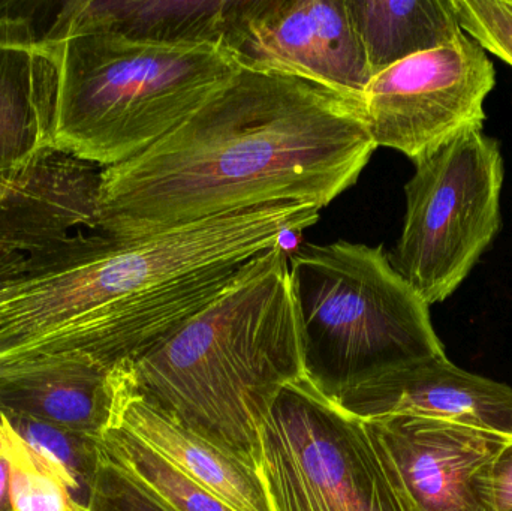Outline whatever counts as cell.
<instances>
[{
  "instance_id": "obj_1",
  "label": "cell",
  "mask_w": 512,
  "mask_h": 511,
  "mask_svg": "<svg viewBox=\"0 0 512 511\" xmlns=\"http://www.w3.org/2000/svg\"><path fill=\"white\" fill-rule=\"evenodd\" d=\"M319 212L282 204L144 237L80 231L2 261L0 386L129 368Z\"/></svg>"
},
{
  "instance_id": "obj_2",
  "label": "cell",
  "mask_w": 512,
  "mask_h": 511,
  "mask_svg": "<svg viewBox=\"0 0 512 511\" xmlns=\"http://www.w3.org/2000/svg\"><path fill=\"white\" fill-rule=\"evenodd\" d=\"M376 149L358 105L242 68L146 152L102 168L98 231L144 237L261 207L324 209Z\"/></svg>"
},
{
  "instance_id": "obj_3",
  "label": "cell",
  "mask_w": 512,
  "mask_h": 511,
  "mask_svg": "<svg viewBox=\"0 0 512 511\" xmlns=\"http://www.w3.org/2000/svg\"><path fill=\"white\" fill-rule=\"evenodd\" d=\"M122 371L156 410L258 470L262 420L280 389L304 377L282 242L255 257L225 293Z\"/></svg>"
},
{
  "instance_id": "obj_4",
  "label": "cell",
  "mask_w": 512,
  "mask_h": 511,
  "mask_svg": "<svg viewBox=\"0 0 512 511\" xmlns=\"http://www.w3.org/2000/svg\"><path fill=\"white\" fill-rule=\"evenodd\" d=\"M59 59L54 147L108 168L146 152L242 69L216 44L153 45L50 29Z\"/></svg>"
},
{
  "instance_id": "obj_5",
  "label": "cell",
  "mask_w": 512,
  "mask_h": 511,
  "mask_svg": "<svg viewBox=\"0 0 512 511\" xmlns=\"http://www.w3.org/2000/svg\"><path fill=\"white\" fill-rule=\"evenodd\" d=\"M288 264L304 377L328 398L385 369L445 356L430 306L382 246L303 243Z\"/></svg>"
},
{
  "instance_id": "obj_6",
  "label": "cell",
  "mask_w": 512,
  "mask_h": 511,
  "mask_svg": "<svg viewBox=\"0 0 512 511\" xmlns=\"http://www.w3.org/2000/svg\"><path fill=\"white\" fill-rule=\"evenodd\" d=\"M415 167L388 260L432 306L456 293L501 230L504 158L498 141L474 128Z\"/></svg>"
},
{
  "instance_id": "obj_7",
  "label": "cell",
  "mask_w": 512,
  "mask_h": 511,
  "mask_svg": "<svg viewBox=\"0 0 512 511\" xmlns=\"http://www.w3.org/2000/svg\"><path fill=\"white\" fill-rule=\"evenodd\" d=\"M258 473L273 511H403L364 420L306 377L285 384L265 414Z\"/></svg>"
},
{
  "instance_id": "obj_8",
  "label": "cell",
  "mask_w": 512,
  "mask_h": 511,
  "mask_svg": "<svg viewBox=\"0 0 512 511\" xmlns=\"http://www.w3.org/2000/svg\"><path fill=\"white\" fill-rule=\"evenodd\" d=\"M495 84L492 60L463 33L375 75L361 113L376 147L397 150L417 165L463 132L483 128L484 101Z\"/></svg>"
},
{
  "instance_id": "obj_9",
  "label": "cell",
  "mask_w": 512,
  "mask_h": 511,
  "mask_svg": "<svg viewBox=\"0 0 512 511\" xmlns=\"http://www.w3.org/2000/svg\"><path fill=\"white\" fill-rule=\"evenodd\" d=\"M222 47L242 68L301 78L360 108L372 80L346 0H230Z\"/></svg>"
},
{
  "instance_id": "obj_10",
  "label": "cell",
  "mask_w": 512,
  "mask_h": 511,
  "mask_svg": "<svg viewBox=\"0 0 512 511\" xmlns=\"http://www.w3.org/2000/svg\"><path fill=\"white\" fill-rule=\"evenodd\" d=\"M403 511H495L492 470L507 435L444 420H364Z\"/></svg>"
},
{
  "instance_id": "obj_11",
  "label": "cell",
  "mask_w": 512,
  "mask_h": 511,
  "mask_svg": "<svg viewBox=\"0 0 512 511\" xmlns=\"http://www.w3.org/2000/svg\"><path fill=\"white\" fill-rule=\"evenodd\" d=\"M60 2H0V182L54 147L59 59L51 24Z\"/></svg>"
},
{
  "instance_id": "obj_12",
  "label": "cell",
  "mask_w": 512,
  "mask_h": 511,
  "mask_svg": "<svg viewBox=\"0 0 512 511\" xmlns=\"http://www.w3.org/2000/svg\"><path fill=\"white\" fill-rule=\"evenodd\" d=\"M361 420L412 416L512 437V389L463 371L444 357L385 369L333 399Z\"/></svg>"
},
{
  "instance_id": "obj_13",
  "label": "cell",
  "mask_w": 512,
  "mask_h": 511,
  "mask_svg": "<svg viewBox=\"0 0 512 511\" xmlns=\"http://www.w3.org/2000/svg\"><path fill=\"white\" fill-rule=\"evenodd\" d=\"M101 171L59 149L0 182V263L98 231Z\"/></svg>"
},
{
  "instance_id": "obj_14",
  "label": "cell",
  "mask_w": 512,
  "mask_h": 511,
  "mask_svg": "<svg viewBox=\"0 0 512 511\" xmlns=\"http://www.w3.org/2000/svg\"><path fill=\"white\" fill-rule=\"evenodd\" d=\"M111 375L114 402L110 425L129 432L234 511H273L258 470L156 410L131 389L122 369Z\"/></svg>"
},
{
  "instance_id": "obj_15",
  "label": "cell",
  "mask_w": 512,
  "mask_h": 511,
  "mask_svg": "<svg viewBox=\"0 0 512 511\" xmlns=\"http://www.w3.org/2000/svg\"><path fill=\"white\" fill-rule=\"evenodd\" d=\"M230 0H68L51 29L99 30L153 45H222Z\"/></svg>"
},
{
  "instance_id": "obj_16",
  "label": "cell",
  "mask_w": 512,
  "mask_h": 511,
  "mask_svg": "<svg viewBox=\"0 0 512 511\" xmlns=\"http://www.w3.org/2000/svg\"><path fill=\"white\" fill-rule=\"evenodd\" d=\"M372 78L463 35L453 0H346Z\"/></svg>"
},
{
  "instance_id": "obj_17",
  "label": "cell",
  "mask_w": 512,
  "mask_h": 511,
  "mask_svg": "<svg viewBox=\"0 0 512 511\" xmlns=\"http://www.w3.org/2000/svg\"><path fill=\"white\" fill-rule=\"evenodd\" d=\"M113 375L36 378L0 386V413L47 423L78 437H101L113 413Z\"/></svg>"
},
{
  "instance_id": "obj_18",
  "label": "cell",
  "mask_w": 512,
  "mask_h": 511,
  "mask_svg": "<svg viewBox=\"0 0 512 511\" xmlns=\"http://www.w3.org/2000/svg\"><path fill=\"white\" fill-rule=\"evenodd\" d=\"M95 443L105 458L170 511H234L119 426H108Z\"/></svg>"
},
{
  "instance_id": "obj_19",
  "label": "cell",
  "mask_w": 512,
  "mask_h": 511,
  "mask_svg": "<svg viewBox=\"0 0 512 511\" xmlns=\"http://www.w3.org/2000/svg\"><path fill=\"white\" fill-rule=\"evenodd\" d=\"M0 447L11 471L15 511H87L77 479L62 465L30 446L0 413Z\"/></svg>"
},
{
  "instance_id": "obj_20",
  "label": "cell",
  "mask_w": 512,
  "mask_h": 511,
  "mask_svg": "<svg viewBox=\"0 0 512 511\" xmlns=\"http://www.w3.org/2000/svg\"><path fill=\"white\" fill-rule=\"evenodd\" d=\"M463 32L512 66V0H453Z\"/></svg>"
},
{
  "instance_id": "obj_21",
  "label": "cell",
  "mask_w": 512,
  "mask_h": 511,
  "mask_svg": "<svg viewBox=\"0 0 512 511\" xmlns=\"http://www.w3.org/2000/svg\"><path fill=\"white\" fill-rule=\"evenodd\" d=\"M86 506L87 511H170L122 468L105 458L98 447Z\"/></svg>"
},
{
  "instance_id": "obj_22",
  "label": "cell",
  "mask_w": 512,
  "mask_h": 511,
  "mask_svg": "<svg viewBox=\"0 0 512 511\" xmlns=\"http://www.w3.org/2000/svg\"><path fill=\"white\" fill-rule=\"evenodd\" d=\"M492 489L495 511H512V438L496 456Z\"/></svg>"
},
{
  "instance_id": "obj_23",
  "label": "cell",
  "mask_w": 512,
  "mask_h": 511,
  "mask_svg": "<svg viewBox=\"0 0 512 511\" xmlns=\"http://www.w3.org/2000/svg\"><path fill=\"white\" fill-rule=\"evenodd\" d=\"M0 511H15L11 500V471L2 447H0Z\"/></svg>"
}]
</instances>
